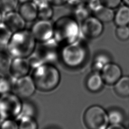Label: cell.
Instances as JSON below:
<instances>
[{"instance_id":"cell-1","label":"cell","mask_w":129,"mask_h":129,"mask_svg":"<svg viewBox=\"0 0 129 129\" xmlns=\"http://www.w3.org/2000/svg\"><path fill=\"white\" fill-rule=\"evenodd\" d=\"M36 43L31 31L24 29L13 33L6 49L13 58H28L34 52Z\"/></svg>"},{"instance_id":"cell-2","label":"cell","mask_w":129,"mask_h":129,"mask_svg":"<svg viewBox=\"0 0 129 129\" xmlns=\"http://www.w3.org/2000/svg\"><path fill=\"white\" fill-rule=\"evenodd\" d=\"M31 77L36 89L44 92L53 90L60 81V73L52 63H43L34 68Z\"/></svg>"},{"instance_id":"cell-3","label":"cell","mask_w":129,"mask_h":129,"mask_svg":"<svg viewBox=\"0 0 129 129\" xmlns=\"http://www.w3.org/2000/svg\"><path fill=\"white\" fill-rule=\"evenodd\" d=\"M81 31L79 22L73 17L62 16L53 23V38L63 45L79 40Z\"/></svg>"},{"instance_id":"cell-4","label":"cell","mask_w":129,"mask_h":129,"mask_svg":"<svg viewBox=\"0 0 129 129\" xmlns=\"http://www.w3.org/2000/svg\"><path fill=\"white\" fill-rule=\"evenodd\" d=\"M60 54L62 61L66 66L75 68L80 66L85 61L87 51L84 45L78 40L64 45Z\"/></svg>"},{"instance_id":"cell-5","label":"cell","mask_w":129,"mask_h":129,"mask_svg":"<svg viewBox=\"0 0 129 129\" xmlns=\"http://www.w3.org/2000/svg\"><path fill=\"white\" fill-rule=\"evenodd\" d=\"M14 93L9 92L0 95V119H14L19 115L22 102Z\"/></svg>"},{"instance_id":"cell-6","label":"cell","mask_w":129,"mask_h":129,"mask_svg":"<svg viewBox=\"0 0 129 129\" xmlns=\"http://www.w3.org/2000/svg\"><path fill=\"white\" fill-rule=\"evenodd\" d=\"M84 121L88 129H106L109 123L108 113L98 105L91 106L85 111Z\"/></svg>"},{"instance_id":"cell-7","label":"cell","mask_w":129,"mask_h":129,"mask_svg":"<svg viewBox=\"0 0 129 129\" xmlns=\"http://www.w3.org/2000/svg\"><path fill=\"white\" fill-rule=\"evenodd\" d=\"M58 45L57 42L53 38L48 41L39 42L33 53L41 64L46 63L52 64V62L57 59L60 54Z\"/></svg>"},{"instance_id":"cell-8","label":"cell","mask_w":129,"mask_h":129,"mask_svg":"<svg viewBox=\"0 0 129 129\" xmlns=\"http://www.w3.org/2000/svg\"><path fill=\"white\" fill-rule=\"evenodd\" d=\"M36 87L31 76L26 75L15 79L14 93L21 99H28L35 93Z\"/></svg>"},{"instance_id":"cell-9","label":"cell","mask_w":129,"mask_h":129,"mask_svg":"<svg viewBox=\"0 0 129 129\" xmlns=\"http://www.w3.org/2000/svg\"><path fill=\"white\" fill-rule=\"evenodd\" d=\"M30 31L38 42H45L53 38V24L50 20H38L33 24Z\"/></svg>"},{"instance_id":"cell-10","label":"cell","mask_w":129,"mask_h":129,"mask_svg":"<svg viewBox=\"0 0 129 129\" xmlns=\"http://www.w3.org/2000/svg\"><path fill=\"white\" fill-rule=\"evenodd\" d=\"M103 24L94 16H90L81 23V31L84 36L88 39L99 37L103 31Z\"/></svg>"},{"instance_id":"cell-11","label":"cell","mask_w":129,"mask_h":129,"mask_svg":"<svg viewBox=\"0 0 129 129\" xmlns=\"http://www.w3.org/2000/svg\"><path fill=\"white\" fill-rule=\"evenodd\" d=\"M31 68L28 58L13 57L12 59L9 73L16 79L28 75Z\"/></svg>"},{"instance_id":"cell-12","label":"cell","mask_w":129,"mask_h":129,"mask_svg":"<svg viewBox=\"0 0 129 129\" xmlns=\"http://www.w3.org/2000/svg\"><path fill=\"white\" fill-rule=\"evenodd\" d=\"M2 21L13 33L24 29L26 22L20 13L15 11L4 13Z\"/></svg>"},{"instance_id":"cell-13","label":"cell","mask_w":129,"mask_h":129,"mask_svg":"<svg viewBox=\"0 0 129 129\" xmlns=\"http://www.w3.org/2000/svg\"><path fill=\"white\" fill-rule=\"evenodd\" d=\"M120 68L116 64L109 62L101 70V76L104 83L108 85H114L121 77Z\"/></svg>"},{"instance_id":"cell-14","label":"cell","mask_w":129,"mask_h":129,"mask_svg":"<svg viewBox=\"0 0 129 129\" xmlns=\"http://www.w3.org/2000/svg\"><path fill=\"white\" fill-rule=\"evenodd\" d=\"M88 6L93 14V16L103 23H109L113 21L115 14L113 9L101 5L98 1Z\"/></svg>"},{"instance_id":"cell-15","label":"cell","mask_w":129,"mask_h":129,"mask_svg":"<svg viewBox=\"0 0 129 129\" xmlns=\"http://www.w3.org/2000/svg\"><path fill=\"white\" fill-rule=\"evenodd\" d=\"M18 12L26 22H32L38 18V8L33 1L21 4Z\"/></svg>"},{"instance_id":"cell-16","label":"cell","mask_w":129,"mask_h":129,"mask_svg":"<svg viewBox=\"0 0 129 129\" xmlns=\"http://www.w3.org/2000/svg\"><path fill=\"white\" fill-rule=\"evenodd\" d=\"M113 21L117 26L129 25V7L124 5L119 7L114 14Z\"/></svg>"},{"instance_id":"cell-17","label":"cell","mask_w":129,"mask_h":129,"mask_svg":"<svg viewBox=\"0 0 129 129\" xmlns=\"http://www.w3.org/2000/svg\"><path fill=\"white\" fill-rule=\"evenodd\" d=\"M104 82L101 75L97 72L91 74L86 80L87 88L92 92H97L101 90Z\"/></svg>"},{"instance_id":"cell-18","label":"cell","mask_w":129,"mask_h":129,"mask_svg":"<svg viewBox=\"0 0 129 129\" xmlns=\"http://www.w3.org/2000/svg\"><path fill=\"white\" fill-rule=\"evenodd\" d=\"M114 90L121 97L129 96V77H121L114 84Z\"/></svg>"},{"instance_id":"cell-19","label":"cell","mask_w":129,"mask_h":129,"mask_svg":"<svg viewBox=\"0 0 129 129\" xmlns=\"http://www.w3.org/2000/svg\"><path fill=\"white\" fill-rule=\"evenodd\" d=\"M73 18L78 22L82 23L89 17L91 12L88 6L84 3L73 8Z\"/></svg>"},{"instance_id":"cell-20","label":"cell","mask_w":129,"mask_h":129,"mask_svg":"<svg viewBox=\"0 0 129 129\" xmlns=\"http://www.w3.org/2000/svg\"><path fill=\"white\" fill-rule=\"evenodd\" d=\"M13 32L2 21L0 22V50L6 49Z\"/></svg>"},{"instance_id":"cell-21","label":"cell","mask_w":129,"mask_h":129,"mask_svg":"<svg viewBox=\"0 0 129 129\" xmlns=\"http://www.w3.org/2000/svg\"><path fill=\"white\" fill-rule=\"evenodd\" d=\"M18 129H38V125L35 117L23 116L17 118Z\"/></svg>"},{"instance_id":"cell-22","label":"cell","mask_w":129,"mask_h":129,"mask_svg":"<svg viewBox=\"0 0 129 129\" xmlns=\"http://www.w3.org/2000/svg\"><path fill=\"white\" fill-rule=\"evenodd\" d=\"M12 58L6 49L0 50V73L2 75H5L6 73H9Z\"/></svg>"},{"instance_id":"cell-23","label":"cell","mask_w":129,"mask_h":129,"mask_svg":"<svg viewBox=\"0 0 129 129\" xmlns=\"http://www.w3.org/2000/svg\"><path fill=\"white\" fill-rule=\"evenodd\" d=\"M15 79L2 75L0 76V95L11 92L13 88Z\"/></svg>"},{"instance_id":"cell-24","label":"cell","mask_w":129,"mask_h":129,"mask_svg":"<svg viewBox=\"0 0 129 129\" xmlns=\"http://www.w3.org/2000/svg\"><path fill=\"white\" fill-rule=\"evenodd\" d=\"M53 16V10L49 3L38 8V18L39 19L50 20Z\"/></svg>"},{"instance_id":"cell-25","label":"cell","mask_w":129,"mask_h":129,"mask_svg":"<svg viewBox=\"0 0 129 129\" xmlns=\"http://www.w3.org/2000/svg\"><path fill=\"white\" fill-rule=\"evenodd\" d=\"M109 62V57L105 54L100 53L98 54L94 59L93 62V69L97 72L102 70L104 67Z\"/></svg>"},{"instance_id":"cell-26","label":"cell","mask_w":129,"mask_h":129,"mask_svg":"<svg viewBox=\"0 0 129 129\" xmlns=\"http://www.w3.org/2000/svg\"><path fill=\"white\" fill-rule=\"evenodd\" d=\"M19 0H0V9L4 13L15 11Z\"/></svg>"},{"instance_id":"cell-27","label":"cell","mask_w":129,"mask_h":129,"mask_svg":"<svg viewBox=\"0 0 129 129\" xmlns=\"http://www.w3.org/2000/svg\"><path fill=\"white\" fill-rule=\"evenodd\" d=\"M35 108L33 104L28 102L22 103V106L21 112L17 118L23 116H32L35 117Z\"/></svg>"},{"instance_id":"cell-28","label":"cell","mask_w":129,"mask_h":129,"mask_svg":"<svg viewBox=\"0 0 129 129\" xmlns=\"http://www.w3.org/2000/svg\"><path fill=\"white\" fill-rule=\"evenodd\" d=\"M109 122L111 124H120L123 120L122 113L117 109H112L108 113Z\"/></svg>"},{"instance_id":"cell-29","label":"cell","mask_w":129,"mask_h":129,"mask_svg":"<svg viewBox=\"0 0 129 129\" xmlns=\"http://www.w3.org/2000/svg\"><path fill=\"white\" fill-rule=\"evenodd\" d=\"M117 38L121 41H126L129 39V27L128 26H117L115 30Z\"/></svg>"},{"instance_id":"cell-30","label":"cell","mask_w":129,"mask_h":129,"mask_svg":"<svg viewBox=\"0 0 129 129\" xmlns=\"http://www.w3.org/2000/svg\"><path fill=\"white\" fill-rule=\"evenodd\" d=\"M0 129H18L17 121L14 119H6L1 121Z\"/></svg>"},{"instance_id":"cell-31","label":"cell","mask_w":129,"mask_h":129,"mask_svg":"<svg viewBox=\"0 0 129 129\" xmlns=\"http://www.w3.org/2000/svg\"><path fill=\"white\" fill-rule=\"evenodd\" d=\"M98 2L103 6L114 9L119 6L122 0H98Z\"/></svg>"},{"instance_id":"cell-32","label":"cell","mask_w":129,"mask_h":129,"mask_svg":"<svg viewBox=\"0 0 129 129\" xmlns=\"http://www.w3.org/2000/svg\"><path fill=\"white\" fill-rule=\"evenodd\" d=\"M68 0H48L50 5L54 6H61L66 4Z\"/></svg>"},{"instance_id":"cell-33","label":"cell","mask_w":129,"mask_h":129,"mask_svg":"<svg viewBox=\"0 0 129 129\" xmlns=\"http://www.w3.org/2000/svg\"><path fill=\"white\" fill-rule=\"evenodd\" d=\"M73 8L76 7L77 6L83 4L81 0H68L67 3Z\"/></svg>"},{"instance_id":"cell-34","label":"cell","mask_w":129,"mask_h":129,"mask_svg":"<svg viewBox=\"0 0 129 129\" xmlns=\"http://www.w3.org/2000/svg\"><path fill=\"white\" fill-rule=\"evenodd\" d=\"M106 129H125L120 124H111Z\"/></svg>"},{"instance_id":"cell-35","label":"cell","mask_w":129,"mask_h":129,"mask_svg":"<svg viewBox=\"0 0 129 129\" xmlns=\"http://www.w3.org/2000/svg\"><path fill=\"white\" fill-rule=\"evenodd\" d=\"M81 1L83 2V3L88 6L93 4L94 3L98 1V0H81Z\"/></svg>"},{"instance_id":"cell-36","label":"cell","mask_w":129,"mask_h":129,"mask_svg":"<svg viewBox=\"0 0 129 129\" xmlns=\"http://www.w3.org/2000/svg\"><path fill=\"white\" fill-rule=\"evenodd\" d=\"M3 15H4V13L3 12V11L0 9V22H2V21H3Z\"/></svg>"},{"instance_id":"cell-37","label":"cell","mask_w":129,"mask_h":129,"mask_svg":"<svg viewBox=\"0 0 129 129\" xmlns=\"http://www.w3.org/2000/svg\"><path fill=\"white\" fill-rule=\"evenodd\" d=\"M122 2L124 3V5L129 7V0H122Z\"/></svg>"},{"instance_id":"cell-38","label":"cell","mask_w":129,"mask_h":129,"mask_svg":"<svg viewBox=\"0 0 129 129\" xmlns=\"http://www.w3.org/2000/svg\"><path fill=\"white\" fill-rule=\"evenodd\" d=\"M33 1V0H19V3H21V4L24 3H26V2H31V1Z\"/></svg>"},{"instance_id":"cell-39","label":"cell","mask_w":129,"mask_h":129,"mask_svg":"<svg viewBox=\"0 0 129 129\" xmlns=\"http://www.w3.org/2000/svg\"><path fill=\"white\" fill-rule=\"evenodd\" d=\"M1 119H0V126H1Z\"/></svg>"},{"instance_id":"cell-40","label":"cell","mask_w":129,"mask_h":129,"mask_svg":"<svg viewBox=\"0 0 129 129\" xmlns=\"http://www.w3.org/2000/svg\"><path fill=\"white\" fill-rule=\"evenodd\" d=\"M48 129H54V128H48Z\"/></svg>"}]
</instances>
